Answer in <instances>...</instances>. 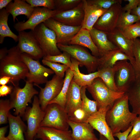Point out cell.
Instances as JSON below:
<instances>
[{"instance_id":"cell-46","label":"cell","mask_w":140,"mask_h":140,"mask_svg":"<svg viewBox=\"0 0 140 140\" xmlns=\"http://www.w3.org/2000/svg\"><path fill=\"white\" fill-rule=\"evenodd\" d=\"M132 128V126L131 125L125 131L121 132L116 133L113 135L114 137H117L119 140H127L128 136L131 131Z\"/></svg>"},{"instance_id":"cell-51","label":"cell","mask_w":140,"mask_h":140,"mask_svg":"<svg viewBox=\"0 0 140 140\" xmlns=\"http://www.w3.org/2000/svg\"><path fill=\"white\" fill-rule=\"evenodd\" d=\"M11 0H0V10L6 8L7 5L11 2Z\"/></svg>"},{"instance_id":"cell-49","label":"cell","mask_w":140,"mask_h":140,"mask_svg":"<svg viewBox=\"0 0 140 140\" xmlns=\"http://www.w3.org/2000/svg\"><path fill=\"white\" fill-rule=\"evenodd\" d=\"M11 78L9 76H0V85H5L9 82H10Z\"/></svg>"},{"instance_id":"cell-15","label":"cell","mask_w":140,"mask_h":140,"mask_svg":"<svg viewBox=\"0 0 140 140\" xmlns=\"http://www.w3.org/2000/svg\"><path fill=\"white\" fill-rule=\"evenodd\" d=\"M122 8L120 4L113 5L99 18L93 27L107 34L112 32L116 27Z\"/></svg>"},{"instance_id":"cell-4","label":"cell","mask_w":140,"mask_h":140,"mask_svg":"<svg viewBox=\"0 0 140 140\" xmlns=\"http://www.w3.org/2000/svg\"><path fill=\"white\" fill-rule=\"evenodd\" d=\"M38 94V92L33 87V83L26 80L23 88L18 86H13L9 100L12 108L15 109L14 114L22 117L28 103H31L32 97Z\"/></svg>"},{"instance_id":"cell-12","label":"cell","mask_w":140,"mask_h":140,"mask_svg":"<svg viewBox=\"0 0 140 140\" xmlns=\"http://www.w3.org/2000/svg\"><path fill=\"white\" fill-rule=\"evenodd\" d=\"M58 11L44 7L34 8L31 16L26 21L18 22L14 25V28L18 32L27 29L33 31L39 24L52 18Z\"/></svg>"},{"instance_id":"cell-8","label":"cell","mask_w":140,"mask_h":140,"mask_svg":"<svg viewBox=\"0 0 140 140\" xmlns=\"http://www.w3.org/2000/svg\"><path fill=\"white\" fill-rule=\"evenodd\" d=\"M32 31L43 51L44 57L62 53L57 47L55 33L43 23L38 25Z\"/></svg>"},{"instance_id":"cell-53","label":"cell","mask_w":140,"mask_h":140,"mask_svg":"<svg viewBox=\"0 0 140 140\" xmlns=\"http://www.w3.org/2000/svg\"><path fill=\"white\" fill-rule=\"evenodd\" d=\"M99 138V140H108L103 135L100 134Z\"/></svg>"},{"instance_id":"cell-6","label":"cell","mask_w":140,"mask_h":140,"mask_svg":"<svg viewBox=\"0 0 140 140\" xmlns=\"http://www.w3.org/2000/svg\"><path fill=\"white\" fill-rule=\"evenodd\" d=\"M45 114L41 108L38 97L35 95L32 106L27 107L22 117L23 120L26 121L27 124V130L24 134L26 140H34Z\"/></svg>"},{"instance_id":"cell-22","label":"cell","mask_w":140,"mask_h":140,"mask_svg":"<svg viewBox=\"0 0 140 140\" xmlns=\"http://www.w3.org/2000/svg\"><path fill=\"white\" fill-rule=\"evenodd\" d=\"M21 117L19 115L13 116L9 113L8 117L9 131L7 136L9 140H26L24 134L27 127Z\"/></svg>"},{"instance_id":"cell-43","label":"cell","mask_w":140,"mask_h":140,"mask_svg":"<svg viewBox=\"0 0 140 140\" xmlns=\"http://www.w3.org/2000/svg\"><path fill=\"white\" fill-rule=\"evenodd\" d=\"M132 129L127 140H135L140 137V117L137 116L131 123Z\"/></svg>"},{"instance_id":"cell-47","label":"cell","mask_w":140,"mask_h":140,"mask_svg":"<svg viewBox=\"0 0 140 140\" xmlns=\"http://www.w3.org/2000/svg\"><path fill=\"white\" fill-rule=\"evenodd\" d=\"M13 86L6 85L0 86V96L3 97L10 95L12 93Z\"/></svg>"},{"instance_id":"cell-26","label":"cell","mask_w":140,"mask_h":140,"mask_svg":"<svg viewBox=\"0 0 140 140\" xmlns=\"http://www.w3.org/2000/svg\"><path fill=\"white\" fill-rule=\"evenodd\" d=\"M74 44L88 48L91 51L93 55L97 58H100L99 50L92 39L89 30L81 28L72 38L68 45Z\"/></svg>"},{"instance_id":"cell-36","label":"cell","mask_w":140,"mask_h":140,"mask_svg":"<svg viewBox=\"0 0 140 140\" xmlns=\"http://www.w3.org/2000/svg\"><path fill=\"white\" fill-rule=\"evenodd\" d=\"M128 39L134 40L140 37V21L120 30Z\"/></svg>"},{"instance_id":"cell-44","label":"cell","mask_w":140,"mask_h":140,"mask_svg":"<svg viewBox=\"0 0 140 140\" xmlns=\"http://www.w3.org/2000/svg\"><path fill=\"white\" fill-rule=\"evenodd\" d=\"M89 2L106 9L116 4H121L122 0H87Z\"/></svg>"},{"instance_id":"cell-33","label":"cell","mask_w":140,"mask_h":140,"mask_svg":"<svg viewBox=\"0 0 140 140\" xmlns=\"http://www.w3.org/2000/svg\"><path fill=\"white\" fill-rule=\"evenodd\" d=\"M86 86L82 87L81 88V107L90 116L97 112L99 108L96 101L91 100L87 97L86 93Z\"/></svg>"},{"instance_id":"cell-50","label":"cell","mask_w":140,"mask_h":140,"mask_svg":"<svg viewBox=\"0 0 140 140\" xmlns=\"http://www.w3.org/2000/svg\"><path fill=\"white\" fill-rule=\"evenodd\" d=\"M130 14L136 16L140 21V4L137 7L131 10Z\"/></svg>"},{"instance_id":"cell-38","label":"cell","mask_w":140,"mask_h":140,"mask_svg":"<svg viewBox=\"0 0 140 140\" xmlns=\"http://www.w3.org/2000/svg\"><path fill=\"white\" fill-rule=\"evenodd\" d=\"M71 56L67 52L64 51L61 54L56 55L44 57L43 59L54 62H59L67 65L69 68L72 66Z\"/></svg>"},{"instance_id":"cell-57","label":"cell","mask_w":140,"mask_h":140,"mask_svg":"<svg viewBox=\"0 0 140 140\" xmlns=\"http://www.w3.org/2000/svg\"><path fill=\"white\" fill-rule=\"evenodd\" d=\"M139 38H140L139 39H140V37Z\"/></svg>"},{"instance_id":"cell-1","label":"cell","mask_w":140,"mask_h":140,"mask_svg":"<svg viewBox=\"0 0 140 140\" xmlns=\"http://www.w3.org/2000/svg\"><path fill=\"white\" fill-rule=\"evenodd\" d=\"M128 97L125 93L117 100L106 112V118L113 135L126 130L137 115L129 110Z\"/></svg>"},{"instance_id":"cell-11","label":"cell","mask_w":140,"mask_h":140,"mask_svg":"<svg viewBox=\"0 0 140 140\" xmlns=\"http://www.w3.org/2000/svg\"><path fill=\"white\" fill-rule=\"evenodd\" d=\"M18 32V43L17 46L21 53H26L36 60L43 58V51L32 31Z\"/></svg>"},{"instance_id":"cell-2","label":"cell","mask_w":140,"mask_h":140,"mask_svg":"<svg viewBox=\"0 0 140 140\" xmlns=\"http://www.w3.org/2000/svg\"><path fill=\"white\" fill-rule=\"evenodd\" d=\"M22 53L17 46H13L8 50L7 55L0 61V76L10 77V82L13 86H18L19 81L26 78L29 72L22 59Z\"/></svg>"},{"instance_id":"cell-10","label":"cell","mask_w":140,"mask_h":140,"mask_svg":"<svg viewBox=\"0 0 140 140\" xmlns=\"http://www.w3.org/2000/svg\"><path fill=\"white\" fill-rule=\"evenodd\" d=\"M21 57L29 70L26 81L35 86L46 83L48 77L54 73L50 68L41 65L38 60L33 59L26 53H22Z\"/></svg>"},{"instance_id":"cell-32","label":"cell","mask_w":140,"mask_h":140,"mask_svg":"<svg viewBox=\"0 0 140 140\" xmlns=\"http://www.w3.org/2000/svg\"><path fill=\"white\" fill-rule=\"evenodd\" d=\"M97 71L99 72L98 77L102 80L107 87L113 91L118 92L115 82L114 67L101 68Z\"/></svg>"},{"instance_id":"cell-42","label":"cell","mask_w":140,"mask_h":140,"mask_svg":"<svg viewBox=\"0 0 140 140\" xmlns=\"http://www.w3.org/2000/svg\"><path fill=\"white\" fill-rule=\"evenodd\" d=\"M33 8L42 7L55 10L54 0H25Z\"/></svg>"},{"instance_id":"cell-27","label":"cell","mask_w":140,"mask_h":140,"mask_svg":"<svg viewBox=\"0 0 140 140\" xmlns=\"http://www.w3.org/2000/svg\"><path fill=\"white\" fill-rule=\"evenodd\" d=\"M71 60L72 64L70 68L73 74L72 80L79 86L82 87L88 86L92 84L95 78L98 77L99 72L98 71L87 74L81 73L79 67V62L71 57Z\"/></svg>"},{"instance_id":"cell-37","label":"cell","mask_w":140,"mask_h":140,"mask_svg":"<svg viewBox=\"0 0 140 140\" xmlns=\"http://www.w3.org/2000/svg\"><path fill=\"white\" fill-rule=\"evenodd\" d=\"M133 53L135 61L132 65L137 78H140V39L134 40Z\"/></svg>"},{"instance_id":"cell-48","label":"cell","mask_w":140,"mask_h":140,"mask_svg":"<svg viewBox=\"0 0 140 140\" xmlns=\"http://www.w3.org/2000/svg\"><path fill=\"white\" fill-rule=\"evenodd\" d=\"M8 125L2 127L0 128V140H9L5 134L8 128Z\"/></svg>"},{"instance_id":"cell-5","label":"cell","mask_w":140,"mask_h":140,"mask_svg":"<svg viewBox=\"0 0 140 140\" xmlns=\"http://www.w3.org/2000/svg\"><path fill=\"white\" fill-rule=\"evenodd\" d=\"M59 49L69 53L71 57L76 60L81 67L84 66L88 74L97 70L100 64L99 58L92 55L83 46L77 45L57 44Z\"/></svg>"},{"instance_id":"cell-52","label":"cell","mask_w":140,"mask_h":140,"mask_svg":"<svg viewBox=\"0 0 140 140\" xmlns=\"http://www.w3.org/2000/svg\"><path fill=\"white\" fill-rule=\"evenodd\" d=\"M8 50L6 47L1 48L0 50V60L3 58L7 54Z\"/></svg>"},{"instance_id":"cell-45","label":"cell","mask_w":140,"mask_h":140,"mask_svg":"<svg viewBox=\"0 0 140 140\" xmlns=\"http://www.w3.org/2000/svg\"><path fill=\"white\" fill-rule=\"evenodd\" d=\"M128 1V3L122 8V10L124 12H130L131 10L137 7L140 4V0H124Z\"/></svg>"},{"instance_id":"cell-31","label":"cell","mask_w":140,"mask_h":140,"mask_svg":"<svg viewBox=\"0 0 140 140\" xmlns=\"http://www.w3.org/2000/svg\"><path fill=\"white\" fill-rule=\"evenodd\" d=\"M9 13L5 8L0 11V43L2 44L5 37H8L12 38L16 42L18 41V36L14 33L10 29L8 23Z\"/></svg>"},{"instance_id":"cell-16","label":"cell","mask_w":140,"mask_h":140,"mask_svg":"<svg viewBox=\"0 0 140 140\" xmlns=\"http://www.w3.org/2000/svg\"><path fill=\"white\" fill-rule=\"evenodd\" d=\"M84 16L82 0L77 6L68 10L58 12L52 18L65 25L82 26Z\"/></svg>"},{"instance_id":"cell-3","label":"cell","mask_w":140,"mask_h":140,"mask_svg":"<svg viewBox=\"0 0 140 140\" xmlns=\"http://www.w3.org/2000/svg\"><path fill=\"white\" fill-rule=\"evenodd\" d=\"M86 89L97 102L99 109L111 107L117 100L125 94L110 89L99 77L95 78L90 85L86 86Z\"/></svg>"},{"instance_id":"cell-30","label":"cell","mask_w":140,"mask_h":140,"mask_svg":"<svg viewBox=\"0 0 140 140\" xmlns=\"http://www.w3.org/2000/svg\"><path fill=\"white\" fill-rule=\"evenodd\" d=\"M73 76V72L69 68L65 72L64 83L60 92L58 96L50 101L48 104L55 103L65 109L70 84Z\"/></svg>"},{"instance_id":"cell-28","label":"cell","mask_w":140,"mask_h":140,"mask_svg":"<svg viewBox=\"0 0 140 140\" xmlns=\"http://www.w3.org/2000/svg\"><path fill=\"white\" fill-rule=\"evenodd\" d=\"M7 12L11 14L15 22L17 16L23 15L29 19L32 13L34 8L25 0H15L11 2L6 7Z\"/></svg>"},{"instance_id":"cell-25","label":"cell","mask_w":140,"mask_h":140,"mask_svg":"<svg viewBox=\"0 0 140 140\" xmlns=\"http://www.w3.org/2000/svg\"><path fill=\"white\" fill-rule=\"evenodd\" d=\"M100 64L97 70L105 68H113L118 61L127 60L132 64L131 58L117 48L107 52L99 58Z\"/></svg>"},{"instance_id":"cell-55","label":"cell","mask_w":140,"mask_h":140,"mask_svg":"<svg viewBox=\"0 0 140 140\" xmlns=\"http://www.w3.org/2000/svg\"><path fill=\"white\" fill-rule=\"evenodd\" d=\"M34 140H43V139H39V140H37V139H36L34 138Z\"/></svg>"},{"instance_id":"cell-24","label":"cell","mask_w":140,"mask_h":140,"mask_svg":"<svg viewBox=\"0 0 140 140\" xmlns=\"http://www.w3.org/2000/svg\"><path fill=\"white\" fill-rule=\"evenodd\" d=\"M72 131L40 127L35 138L44 140H72Z\"/></svg>"},{"instance_id":"cell-7","label":"cell","mask_w":140,"mask_h":140,"mask_svg":"<svg viewBox=\"0 0 140 140\" xmlns=\"http://www.w3.org/2000/svg\"><path fill=\"white\" fill-rule=\"evenodd\" d=\"M45 111V116L40 127L68 130L69 117L64 108L57 104L52 103L48 105Z\"/></svg>"},{"instance_id":"cell-14","label":"cell","mask_w":140,"mask_h":140,"mask_svg":"<svg viewBox=\"0 0 140 140\" xmlns=\"http://www.w3.org/2000/svg\"><path fill=\"white\" fill-rule=\"evenodd\" d=\"M43 23L46 26L55 33L57 44H69L72 38L82 27V26H73L68 25L52 18Z\"/></svg>"},{"instance_id":"cell-9","label":"cell","mask_w":140,"mask_h":140,"mask_svg":"<svg viewBox=\"0 0 140 140\" xmlns=\"http://www.w3.org/2000/svg\"><path fill=\"white\" fill-rule=\"evenodd\" d=\"M114 78L118 92L125 93L136 80L132 64L128 60L120 61L114 65Z\"/></svg>"},{"instance_id":"cell-20","label":"cell","mask_w":140,"mask_h":140,"mask_svg":"<svg viewBox=\"0 0 140 140\" xmlns=\"http://www.w3.org/2000/svg\"><path fill=\"white\" fill-rule=\"evenodd\" d=\"M72 140H99L94 133V129L87 122L78 123L69 120Z\"/></svg>"},{"instance_id":"cell-21","label":"cell","mask_w":140,"mask_h":140,"mask_svg":"<svg viewBox=\"0 0 140 140\" xmlns=\"http://www.w3.org/2000/svg\"><path fill=\"white\" fill-rule=\"evenodd\" d=\"M82 87L72 80L71 82L65 109L69 117L77 109L81 107L82 101L81 90Z\"/></svg>"},{"instance_id":"cell-23","label":"cell","mask_w":140,"mask_h":140,"mask_svg":"<svg viewBox=\"0 0 140 140\" xmlns=\"http://www.w3.org/2000/svg\"><path fill=\"white\" fill-rule=\"evenodd\" d=\"M89 31L92 39L99 50L100 58L108 51L118 48L109 40L104 32L94 27Z\"/></svg>"},{"instance_id":"cell-18","label":"cell","mask_w":140,"mask_h":140,"mask_svg":"<svg viewBox=\"0 0 140 140\" xmlns=\"http://www.w3.org/2000/svg\"><path fill=\"white\" fill-rule=\"evenodd\" d=\"M84 16L81 28L91 30L96 21L108 9L82 0Z\"/></svg>"},{"instance_id":"cell-41","label":"cell","mask_w":140,"mask_h":140,"mask_svg":"<svg viewBox=\"0 0 140 140\" xmlns=\"http://www.w3.org/2000/svg\"><path fill=\"white\" fill-rule=\"evenodd\" d=\"M90 115L81 107L76 110L69 117V120L78 123L87 122Z\"/></svg>"},{"instance_id":"cell-35","label":"cell","mask_w":140,"mask_h":140,"mask_svg":"<svg viewBox=\"0 0 140 140\" xmlns=\"http://www.w3.org/2000/svg\"><path fill=\"white\" fill-rule=\"evenodd\" d=\"M82 0H54L55 10L59 11L71 10L77 6Z\"/></svg>"},{"instance_id":"cell-40","label":"cell","mask_w":140,"mask_h":140,"mask_svg":"<svg viewBox=\"0 0 140 140\" xmlns=\"http://www.w3.org/2000/svg\"><path fill=\"white\" fill-rule=\"evenodd\" d=\"M42 62L44 65L50 67L54 72L55 75L62 78H63L65 72L69 68L66 65L50 62L43 59Z\"/></svg>"},{"instance_id":"cell-29","label":"cell","mask_w":140,"mask_h":140,"mask_svg":"<svg viewBox=\"0 0 140 140\" xmlns=\"http://www.w3.org/2000/svg\"><path fill=\"white\" fill-rule=\"evenodd\" d=\"M132 109V112L140 114V78H137L134 83L125 93Z\"/></svg>"},{"instance_id":"cell-34","label":"cell","mask_w":140,"mask_h":140,"mask_svg":"<svg viewBox=\"0 0 140 140\" xmlns=\"http://www.w3.org/2000/svg\"><path fill=\"white\" fill-rule=\"evenodd\" d=\"M139 21L136 16L131 14L129 12L122 11L120 15L116 28L121 30Z\"/></svg>"},{"instance_id":"cell-56","label":"cell","mask_w":140,"mask_h":140,"mask_svg":"<svg viewBox=\"0 0 140 140\" xmlns=\"http://www.w3.org/2000/svg\"><path fill=\"white\" fill-rule=\"evenodd\" d=\"M140 117V114L139 115V116Z\"/></svg>"},{"instance_id":"cell-17","label":"cell","mask_w":140,"mask_h":140,"mask_svg":"<svg viewBox=\"0 0 140 140\" xmlns=\"http://www.w3.org/2000/svg\"><path fill=\"white\" fill-rule=\"evenodd\" d=\"M110 108H99L97 112L90 116L87 122L108 140H115L106 118V112Z\"/></svg>"},{"instance_id":"cell-13","label":"cell","mask_w":140,"mask_h":140,"mask_svg":"<svg viewBox=\"0 0 140 140\" xmlns=\"http://www.w3.org/2000/svg\"><path fill=\"white\" fill-rule=\"evenodd\" d=\"M64 80L63 78L55 74L51 80L46 83L44 88H42L39 85H35L40 89L38 97L43 110L45 111L49 103L59 95L62 88Z\"/></svg>"},{"instance_id":"cell-54","label":"cell","mask_w":140,"mask_h":140,"mask_svg":"<svg viewBox=\"0 0 140 140\" xmlns=\"http://www.w3.org/2000/svg\"><path fill=\"white\" fill-rule=\"evenodd\" d=\"M135 140H140V137Z\"/></svg>"},{"instance_id":"cell-19","label":"cell","mask_w":140,"mask_h":140,"mask_svg":"<svg viewBox=\"0 0 140 140\" xmlns=\"http://www.w3.org/2000/svg\"><path fill=\"white\" fill-rule=\"evenodd\" d=\"M107 34L111 42L131 58L132 65L135 61L133 53L134 40L127 38L117 28Z\"/></svg>"},{"instance_id":"cell-39","label":"cell","mask_w":140,"mask_h":140,"mask_svg":"<svg viewBox=\"0 0 140 140\" xmlns=\"http://www.w3.org/2000/svg\"><path fill=\"white\" fill-rule=\"evenodd\" d=\"M12 109L9 99L0 100V124L7 123L10 110Z\"/></svg>"}]
</instances>
